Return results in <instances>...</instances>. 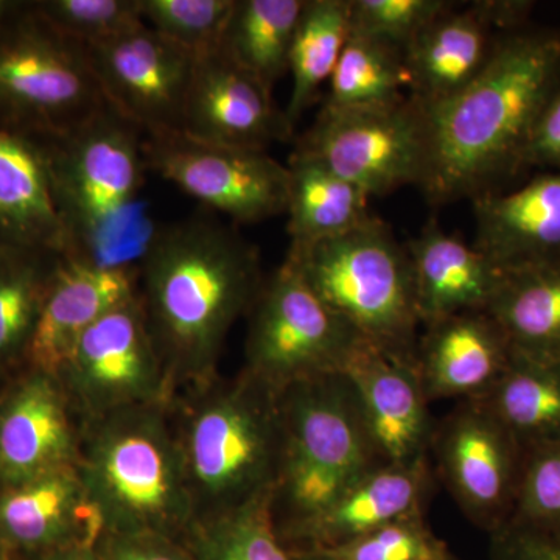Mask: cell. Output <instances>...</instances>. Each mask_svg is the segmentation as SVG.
Wrapping results in <instances>:
<instances>
[{
    "label": "cell",
    "mask_w": 560,
    "mask_h": 560,
    "mask_svg": "<svg viewBox=\"0 0 560 560\" xmlns=\"http://www.w3.org/2000/svg\"><path fill=\"white\" fill-rule=\"evenodd\" d=\"M560 86V32H511L464 90L418 105L427 162L420 190L433 205L499 190L523 171L534 125Z\"/></svg>",
    "instance_id": "obj_1"
},
{
    "label": "cell",
    "mask_w": 560,
    "mask_h": 560,
    "mask_svg": "<svg viewBox=\"0 0 560 560\" xmlns=\"http://www.w3.org/2000/svg\"><path fill=\"white\" fill-rule=\"evenodd\" d=\"M234 228L195 215L161 228L140 264L139 300L173 397L219 375L228 335L264 285Z\"/></svg>",
    "instance_id": "obj_2"
},
{
    "label": "cell",
    "mask_w": 560,
    "mask_h": 560,
    "mask_svg": "<svg viewBox=\"0 0 560 560\" xmlns=\"http://www.w3.org/2000/svg\"><path fill=\"white\" fill-rule=\"evenodd\" d=\"M68 237V256L140 268L161 231L142 197L143 136L108 108L61 138L38 140Z\"/></svg>",
    "instance_id": "obj_3"
},
{
    "label": "cell",
    "mask_w": 560,
    "mask_h": 560,
    "mask_svg": "<svg viewBox=\"0 0 560 560\" xmlns=\"http://www.w3.org/2000/svg\"><path fill=\"white\" fill-rule=\"evenodd\" d=\"M172 408L195 522L270 499L282 455L278 390L242 370L183 390Z\"/></svg>",
    "instance_id": "obj_4"
},
{
    "label": "cell",
    "mask_w": 560,
    "mask_h": 560,
    "mask_svg": "<svg viewBox=\"0 0 560 560\" xmlns=\"http://www.w3.org/2000/svg\"><path fill=\"white\" fill-rule=\"evenodd\" d=\"M172 404L139 405L81 422L75 466L105 533L180 544L189 534L194 504Z\"/></svg>",
    "instance_id": "obj_5"
},
{
    "label": "cell",
    "mask_w": 560,
    "mask_h": 560,
    "mask_svg": "<svg viewBox=\"0 0 560 560\" xmlns=\"http://www.w3.org/2000/svg\"><path fill=\"white\" fill-rule=\"evenodd\" d=\"M282 455L271 515L280 540L383 466L345 372L279 390Z\"/></svg>",
    "instance_id": "obj_6"
},
{
    "label": "cell",
    "mask_w": 560,
    "mask_h": 560,
    "mask_svg": "<svg viewBox=\"0 0 560 560\" xmlns=\"http://www.w3.org/2000/svg\"><path fill=\"white\" fill-rule=\"evenodd\" d=\"M285 260L363 340L415 355L422 324L410 257L385 221L371 215L337 237L290 246Z\"/></svg>",
    "instance_id": "obj_7"
},
{
    "label": "cell",
    "mask_w": 560,
    "mask_h": 560,
    "mask_svg": "<svg viewBox=\"0 0 560 560\" xmlns=\"http://www.w3.org/2000/svg\"><path fill=\"white\" fill-rule=\"evenodd\" d=\"M108 108L86 47L18 2L0 24V128L57 139Z\"/></svg>",
    "instance_id": "obj_8"
},
{
    "label": "cell",
    "mask_w": 560,
    "mask_h": 560,
    "mask_svg": "<svg viewBox=\"0 0 560 560\" xmlns=\"http://www.w3.org/2000/svg\"><path fill=\"white\" fill-rule=\"evenodd\" d=\"M243 371L275 390L346 370L366 340L283 260L248 313Z\"/></svg>",
    "instance_id": "obj_9"
},
{
    "label": "cell",
    "mask_w": 560,
    "mask_h": 560,
    "mask_svg": "<svg viewBox=\"0 0 560 560\" xmlns=\"http://www.w3.org/2000/svg\"><path fill=\"white\" fill-rule=\"evenodd\" d=\"M81 422L175 400L139 291L81 335L57 374Z\"/></svg>",
    "instance_id": "obj_10"
},
{
    "label": "cell",
    "mask_w": 560,
    "mask_h": 560,
    "mask_svg": "<svg viewBox=\"0 0 560 560\" xmlns=\"http://www.w3.org/2000/svg\"><path fill=\"white\" fill-rule=\"evenodd\" d=\"M294 153L320 162L370 198L420 186L427 162L422 109L411 97L377 109L320 108Z\"/></svg>",
    "instance_id": "obj_11"
},
{
    "label": "cell",
    "mask_w": 560,
    "mask_h": 560,
    "mask_svg": "<svg viewBox=\"0 0 560 560\" xmlns=\"http://www.w3.org/2000/svg\"><path fill=\"white\" fill-rule=\"evenodd\" d=\"M147 168L237 223L285 213L289 168L264 150L238 149L186 132L143 136Z\"/></svg>",
    "instance_id": "obj_12"
},
{
    "label": "cell",
    "mask_w": 560,
    "mask_h": 560,
    "mask_svg": "<svg viewBox=\"0 0 560 560\" xmlns=\"http://www.w3.org/2000/svg\"><path fill=\"white\" fill-rule=\"evenodd\" d=\"M430 456L475 526L492 534L511 521L525 452L486 401H458L436 422Z\"/></svg>",
    "instance_id": "obj_13"
},
{
    "label": "cell",
    "mask_w": 560,
    "mask_h": 560,
    "mask_svg": "<svg viewBox=\"0 0 560 560\" xmlns=\"http://www.w3.org/2000/svg\"><path fill=\"white\" fill-rule=\"evenodd\" d=\"M103 97L142 136L183 131L198 58L149 25L86 47Z\"/></svg>",
    "instance_id": "obj_14"
},
{
    "label": "cell",
    "mask_w": 560,
    "mask_h": 560,
    "mask_svg": "<svg viewBox=\"0 0 560 560\" xmlns=\"http://www.w3.org/2000/svg\"><path fill=\"white\" fill-rule=\"evenodd\" d=\"M526 3H453L405 47L408 95L430 105L464 90L488 68L501 40L515 31Z\"/></svg>",
    "instance_id": "obj_15"
},
{
    "label": "cell",
    "mask_w": 560,
    "mask_h": 560,
    "mask_svg": "<svg viewBox=\"0 0 560 560\" xmlns=\"http://www.w3.org/2000/svg\"><path fill=\"white\" fill-rule=\"evenodd\" d=\"M81 420L60 381L24 368L0 388V486L75 466Z\"/></svg>",
    "instance_id": "obj_16"
},
{
    "label": "cell",
    "mask_w": 560,
    "mask_h": 560,
    "mask_svg": "<svg viewBox=\"0 0 560 560\" xmlns=\"http://www.w3.org/2000/svg\"><path fill=\"white\" fill-rule=\"evenodd\" d=\"M342 372L383 463L415 466L430 460L436 420L415 355L364 342Z\"/></svg>",
    "instance_id": "obj_17"
},
{
    "label": "cell",
    "mask_w": 560,
    "mask_h": 560,
    "mask_svg": "<svg viewBox=\"0 0 560 560\" xmlns=\"http://www.w3.org/2000/svg\"><path fill=\"white\" fill-rule=\"evenodd\" d=\"M272 90L220 49L198 58L183 132L190 138L238 149L264 150L293 136Z\"/></svg>",
    "instance_id": "obj_18"
},
{
    "label": "cell",
    "mask_w": 560,
    "mask_h": 560,
    "mask_svg": "<svg viewBox=\"0 0 560 560\" xmlns=\"http://www.w3.org/2000/svg\"><path fill=\"white\" fill-rule=\"evenodd\" d=\"M103 533L101 511L77 466L0 486V548L11 560L62 548H95Z\"/></svg>",
    "instance_id": "obj_19"
},
{
    "label": "cell",
    "mask_w": 560,
    "mask_h": 560,
    "mask_svg": "<svg viewBox=\"0 0 560 560\" xmlns=\"http://www.w3.org/2000/svg\"><path fill=\"white\" fill-rule=\"evenodd\" d=\"M415 360L431 401L485 400L511 360L506 335L488 311L456 313L420 327Z\"/></svg>",
    "instance_id": "obj_20"
},
{
    "label": "cell",
    "mask_w": 560,
    "mask_h": 560,
    "mask_svg": "<svg viewBox=\"0 0 560 560\" xmlns=\"http://www.w3.org/2000/svg\"><path fill=\"white\" fill-rule=\"evenodd\" d=\"M140 268H105L61 257L51 278L24 368L57 377L70 350L92 324L139 291Z\"/></svg>",
    "instance_id": "obj_21"
},
{
    "label": "cell",
    "mask_w": 560,
    "mask_h": 560,
    "mask_svg": "<svg viewBox=\"0 0 560 560\" xmlns=\"http://www.w3.org/2000/svg\"><path fill=\"white\" fill-rule=\"evenodd\" d=\"M433 485L430 460L383 464L341 493L327 510L283 539L289 551H330L390 522L423 514Z\"/></svg>",
    "instance_id": "obj_22"
},
{
    "label": "cell",
    "mask_w": 560,
    "mask_h": 560,
    "mask_svg": "<svg viewBox=\"0 0 560 560\" xmlns=\"http://www.w3.org/2000/svg\"><path fill=\"white\" fill-rule=\"evenodd\" d=\"M480 249L501 270L560 259V172L544 173L521 189L474 198Z\"/></svg>",
    "instance_id": "obj_23"
},
{
    "label": "cell",
    "mask_w": 560,
    "mask_h": 560,
    "mask_svg": "<svg viewBox=\"0 0 560 560\" xmlns=\"http://www.w3.org/2000/svg\"><path fill=\"white\" fill-rule=\"evenodd\" d=\"M410 257L420 324L471 311H488L504 270L475 245L431 220L405 245Z\"/></svg>",
    "instance_id": "obj_24"
},
{
    "label": "cell",
    "mask_w": 560,
    "mask_h": 560,
    "mask_svg": "<svg viewBox=\"0 0 560 560\" xmlns=\"http://www.w3.org/2000/svg\"><path fill=\"white\" fill-rule=\"evenodd\" d=\"M0 250L68 254L38 140L0 128Z\"/></svg>",
    "instance_id": "obj_25"
},
{
    "label": "cell",
    "mask_w": 560,
    "mask_h": 560,
    "mask_svg": "<svg viewBox=\"0 0 560 560\" xmlns=\"http://www.w3.org/2000/svg\"><path fill=\"white\" fill-rule=\"evenodd\" d=\"M488 312L512 349L560 359V259L504 270Z\"/></svg>",
    "instance_id": "obj_26"
},
{
    "label": "cell",
    "mask_w": 560,
    "mask_h": 560,
    "mask_svg": "<svg viewBox=\"0 0 560 560\" xmlns=\"http://www.w3.org/2000/svg\"><path fill=\"white\" fill-rule=\"evenodd\" d=\"M526 453L560 441V359L512 349L485 400Z\"/></svg>",
    "instance_id": "obj_27"
},
{
    "label": "cell",
    "mask_w": 560,
    "mask_h": 560,
    "mask_svg": "<svg viewBox=\"0 0 560 560\" xmlns=\"http://www.w3.org/2000/svg\"><path fill=\"white\" fill-rule=\"evenodd\" d=\"M287 168L290 246L337 237L372 215L363 190L313 158L293 151Z\"/></svg>",
    "instance_id": "obj_28"
},
{
    "label": "cell",
    "mask_w": 560,
    "mask_h": 560,
    "mask_svg": "<svg viewBox=\"0 0 560 560\" xmlns=\"http://www.w3.org/2000/svg\"><path fill=\"white\" fill-rule=\"evenodd\" d=\"M62 256L0 250V382L24 370L40 308Z\"/></svg>",
    "instance_id": "obj_29"
},
{
    "label": "cell",
    "mask_w": 560,
    "mask_h": 560,
    "mask_svg": "<svg viewBox=\"0 0 560 560\" xmlns=\"http://www.w3.org/2000/svg\"><path fill=\"white\" fill-rule=\"evenodd\" d=\"M307 0H235L220 50L265 86L289 72L291 44Z\"/></svg>",
    "instance_id": "obj_30"
},
{
    "label": "cell",
    "mask_w": 560,
    "mask_h": 560,
    "mask_svg": "<svg viewBox=\"0 0 560 560\" xmlns=\"http://www.w3.org/2000/svg\"><path fill=\"white\" fill-rule=\"evenodd\" d=\"M350 33V0H307L291 44V92L285 113L291 128L329 84Z\"/></svg>",
    "instance_id": "obj_31"
},
{
    "label": "cell",
    "mask_w": 560,
    "mask_h": 560,
    "mask_svg": "<svg viewBox=\"0 0 560 560\" xmlns=\"http://www.w3.org/2000/svg\"><path fill=\"white\" fill-rule=\"evenodd\" d=\"M408 97L404 51L381 40L349 33L348 43L331 73L323 108H386Z\"/></svg>",
    "instance_id": "obj_32"
},
{
    "label": "cell",
    "mask_w": 560,
    "mask_h": 560,
    "mask_svg": "<svg viewBox=\"0 0 560 560\" xmlns=\"http://www.w3.org/2000/svg\"><path fill=\"white\" fill-rule=\"evenodd\" d=\"M271 497L195 522L183 545L194 560H293L271 515Z\"/></svg>",
    "instance_id": "obj_33"
},
{
    "label": "cell",
    "mask_w": 560,
    "mask_h": 560,
    "mask_svg": "<svg viewBox=\"0 0 560 560\" xmlns=\"http://www.w3.org/2000/svg\"><path fill=\"white\" fill-rule=\"evenodd\" d=\"M147 25L195 58L220 49L235 0H139Z\"/></svg>",
    "instance_id": "obj_34"
},
{
    "label": "cell",
    "mask_w": 560,
    "mask_h": 560,
    "mask_svg": "<svg viewBox=\"0 0 560 560\" xmlns=\"http://www.w3.org/2000/svg\"><path fill=\"white\" fill-rule=\"evenodd\" d=\"M44 20L84 47L108 43L143 27L139 0H36Z\"/></svg>",
    "instance_id": "obj_35"
},
{
    "label": "cell",
    "mask_w": 560,
    "mask_h": 560,
    "mask_svg": "<svg viewBox=\"0 0 560 560\" xmlns=\"http://www.w3.org/2000/svg\"><path fill=\"white\" fill-rule=\"evenodd\" d=\"M510 522L560 540V441L526 453Z\"/></svg>",
    "instance_id": "obj_36"
},
{
    "label": "cell",
    "mask_w": 560,
    "mask_h": 560,
    "mask_svg": "<svg viewBox=\"0 0 560 560\" xmlns=\"http://www.w3.org/2000/svg\"><path fill=\"white\" fill-rule=\"evenodd\" d=\"M452 5L447 0H350V33L404 51Z\"/></svg>",
    "instance_id": "obj_37"
},
{
    "label": "cell",
    "mask_w": 560,
    "mask_h": 560,
    "mask_svg": "<svg viewBox=\"0 0 560 560\" xmlns=\"http://www.w3.org/2000/svg\"><path fill=\"white\" fill-rule=\"evenodd\" d=\"M323 552L337 560H440L451 556L445 541L431 533L423 514L390 522L342 547Z\"/></svg>",
    "instance_id": "obj_38"
},
{
    "label": "cell",
    "mask_w": 560,
    "mask_h": 560,
    "mask_svg": "<svg viewBox=\"0 0 560 560\" xmlns=\"http://www.w3.org/2000/svg\"><path fill=\"white\" fill-rule=\"evenodd\" d=\"M95 552L101 560H194L180 541L145 534L103 533Z\"/></svg>",
    "instance_id": "obj_39"
},
{
    "label": "cell",
    "mask_w": 560,
    "mask_h": 560,
    "mask_svg": "<svg viewBox=\"0 0 560 560\" xmlns=\"http://www.w3.org/2000/svg\"><path fill=\"white\" fill-rule=\"evenodd\" d=\"M490 560H560V540L514 522L489 534Z\"/></svg>",
    "instance_id": "obj_40"
},
{
    "label": "cell",
    "mask_w": 560,
    "mask_h": 560,
    "mask_svg": "<svg viewBox=\"0 0 560 560\" xmlns=\"http://www.w3.org/2000/svg\"><path fill=\"white\" fill-rule=\"evenodd\" d=\"M545 167L560 172V86L534 125L523 168Z\"/></svg>",
    "instance_id": "obj_41"
},
{
    "label": "cell",
    "mask_w": 560,
    "mask_h": 560,
    "mask_svg": "<svg viewBox=\"0 0 560 560\" xmlns=\"http://www.w3.org/2000/svg\"><path fill=\"white\" fill-rule=\"evenodd\" d=\"M16 560H101L98 559L95 548L88 547H73L62 548V550H55L43 552V555L31 556V558H22Z\"/></svg>",
    "instance_id": "obj_42"
},
{
    "label": "cell",
    "mask_w": 560,
    "mask_h": 560,
    "mask_svg": "<svg viewBox=\"0 0 560 560\" xmlns=\"http://www.w3.org/2000/svg\"><path fill=\"white\" fill-rule=\"evenodd\" d=\"M291 552V551H290ZM293 560H337L331 558L330 555L323 551H293L291 552Z\"/></svg>",
    "instance_id": "obj_43"
},
{
    "label": "cell",
    "mask_w": 560,
    "mask_h": 560,
    "mask_svg": "<svg viewBox=\"0 0 560 560\" xmlns=\"http://www.w3.org/2000/svg\"><path fill=\"white\" fill-rule=\"evenodd\" d=\"M18 0H0V24L9 16L10 11L16 7Z\"/></svg>",
    "instance_id": "obj_44"
},
{
    "label": "cell",
    "mask_w": 560,
    "mask_h": 560,
    "mask_svg": "<svg viewBox=\"0 0 560 560\" xmlns=\"http://www.w3.org/2000/svg\"><path fill=\"white\" fill-rule=\"evenodd\" d=\"M0 560H11L10 556L0 548Z\"/></svg>",
    "instance_id": "obj_45"
},
{
    "label": "cell",
    "mask_w": 560,
    "mask_h": 560,
    "mask_svg": "<svg viewBox=\"0 0 560 560\" xmlns=\"http://www.w3.org/2000/svg\"><path fill=\"white\" fill-rule=\"evenodd\" d=\"M440 560H453L452 556H448V558L440 559Z\"/></svg>",
    "instance_id": "obj_46"
},
{
    "label": "cell",
    "mask_w": 560,
    "mask_h": 560,
    "mask_svg": "<svg viewBox=\"0 0 560 560\" xmlns=\"http://www.w3.org/2000/svg\"><path fill=\"white\" fill-rule=\"evenodd\" d=\"M5 382H7V381H5ZM5 382H0V388H2V385H3V383H5Z\"/></svg>",
    "instance_id": "obj_47"
}]
</instances>
